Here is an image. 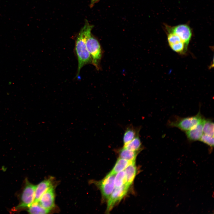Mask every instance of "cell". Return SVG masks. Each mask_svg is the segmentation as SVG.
Returning <instances> with one entry per match:
<instances>
[{"label": "cell", "mask_w": 214, "mask_h": 214, "mask_svg": "<svg viewBox=\"0 0 214 214\" xmlns=\"http://www.w3.org/2000/svg\"><path fill=\"white\" fill-rule=\"evenodd\" d=\"M123 147L129 150L139 152L142 148L139 135L136 136L129 143L124 145Z\"/></svg>", "instance_id": "obj_15"}, {"label": "cell", "mask_w": 214, "mask_h": 214, "mask_svg": "<svg viewBox=\"0 0 214 214\" xmlns=\"http://www.w3.org/2000/svg\"><path fill=\"white\" fill-rule=\"evenodd\" d=\"M135 162L119 158L114 167L110 172L113 174H117L118 172L123 171L130 164Z\"/></svg>", "instance_id": "obj_13"}, {"label": "cell", "mask_w": 214, "mask_h": 214, "mask_svg": "<svg viewBox=\"0 0 214 214\" xmlns=\"http://www.w3.org/2000/svg\"><path fill=\"white\" fill-rule=\"evenodd\" d=\"M204 118L200 111L196 115L185 117H177L174 120L170 121L168 125L171 127L178 128L182 130L187 131L198 124Z\"/></svg>", "instance_id": "obj_2"}, {"label": "cell", "mask_w": 214, "mask_h": 214, "mask_svg": "<svg viewBox=\"0 0 214 214\" xmlns=\"http://www.w3.org/2000/svg\"><path fill=\"white\" fill-rule=\"evenodd\" d=\"M204 134L214 136V123L211 119H205L203 127Z\"/></svg>", "instance_id": "obj_17"}, {"label": "cell", "mask_w": 214, "mask_h": 214, "mask_svg": "<svg viewBox=\"0 0 214 214\" xmlns=\"http://www.w3.org/2000/svg\"><path fill=\"white\" fill-rule=\"evenodd\" d=\"M93 27L86 20L84 25L76 37L75 50L78 61L77 77L79 76L82 67L85 65L91 62V57L86 47V41L88 36L91 33Z\"/></svg>", "instance_id": "obj_1"}, {"label": "cell", "mask_w": 214, "mask_h": 214, "mask_svg": "<svg viewBox=\"0 0 214 214\" xmlns=\"http://www.w3.org/2000/svg\"><path fill=\"white\" fill-rule=\"evenodd\" d=\"M55 194L53 186L50 188L40 197L39 203L49 211L54 206Z\"/></svg>", "instance_id": "obj_8"}, {"label": "cell", "mask_w": 214, "mask_h": 214, "mask_svg": "<svg viewBox=\"0 0 214 214\" xmlns=\"http://www.w3.org/2000/svg\"><path fill=\"white\" fill-rule=\"evenodd\" d=\"M205 120L204 118L198 124L186 131V135L189 140L192 141L199 140L203 134V127Z\"/></svg>", "instance_id": "obj_9"}, {"label": "cell", "mask_w": 214, "mask_h": 214, "mask_svg": "<svg viewBox=\"0 0 214 214\" xmlns=\"http://www.w3.org/2000/svg\"><path fill=\"white\" fill-rule=\"evenodd\" d=\"M28 208L27 211L30 214H47L50 211L43 207L38 202H34Z\"/></svg>", "instance_id": "obj_16"}, {"label": "cell", "mask_w": 214, "mask_h": 214, "mask_svg": "<svg viewBox=\"0 0 214 214\" xmlns=\"http://www.w3.org/2000/svg\"><path fill=\"white\" fill-rule=\"evenodd\" d=\"M25 183L21 195L20 202L15 208V210L28 208L34 202L36 185L30 183L27 179Z\"/></svg>", "instance_id": "obj_4"}, {"label": "cell", "mask_w": 214, "mask_h": 214, "mask_svg": "<svg viewBox=\"0 0 214 214\" xmlns=\"http://www.w3.org/2000/svg\"><path fill=\"white\" fill-rule=\"evenodd\" d=\"M86 45L91 59V63L97 70L99 69V63L102 56V51L98 40L92 34L88 36Z\"/></svg>", "instance_id": "obj_3"}, {"label": "cell", "mask_w": 214, "mask_h": 214, "mask_svg": "<svg viewBox=\"0 0 214 214\" xmlns=\"http://www.w3.org/2000/svg\"><path fill=\"white\" fill-rule=\"evenodd\" d=\"M199 140L207 144L211 148L213 147L214 136L203 134Z\"/></svg>", "instance_id": "obj_20"}, {"label": "cell", "mask_w": 214, "mask_h": 214, "mask_svg": "<svg viewBox=\"0 0 214 214\" xmlns=\"http://www.w3.org/2000/svg\"><path fill=\"white\" fill-rule=\"evenodd\" d=\"M130 186L125 184L120 187H115L108 199L107 212L111 210L114 205L126 195Z\"/></svg>", "instance_id": "obj_6"}, {"label": "cell", "mask_w": 214, "mask_h": 214, "mask_svg": "<svg viewBox=\"0 0 214 214\" xmlns=\"http://www.w3.org/2000/svg\"><path fill=\"white\" fill-rule=\"evenodd\" d=\"M135 163L134 162L129 165L124 170L126 177L125 184L129 186L132 183L136 174V169Z\"/></svg>", "instance_id": "obj_12"}, {"label": "cell", "mask_w": 214, "mask_h": 214, "mask_svg": "<svg viewBox=\"0 0 214 214\" xmlns=\"http://www.w3.org/2000/svg\"><path fill=\"white\" fill-rule=\"evenodd\" d=\"M166 26L169 33H174L179 36L187 47L192 36L191 29L188 25L185 24L174 26L166 25Z\"/></svg>", "instance_id": "obj_5"}, {"label": "cell", "mask_w": 214, "mask_h": 214, "mask_svg": "<svg viewBox=\"0 0 214 214\" xmlns=\"http://www.w3.org/2000/svg\"><path fill=\"white\" fill-rule=\"evenodd\" d=\"M140 130V127H136L132 125L127 126L125 129L123 137V145L127 144L139 135Z\"/></svg>", "instance_id": "obj_11"}, {"label": "cell", "mask_w": 214, "mask_h": 214, "mask_svg": "<svg viewBox=\"0 0 214 214\" xmlns=\"http://www.w3.org/2000/svg\"><path fill=\"white\" fill-rule=\"evenodd\" d=\"M116 175L109 172L98 183L102 196L105 199H108L114 189Z\"/></svg>", "instance_id": "obj_7"}, {"label": "cell", "mask_w": 214, "mask_h": 214, "mask_svg": "<svg viewBox=\"0 0 214 214\" xmlns=\"http://www.w3.org/2000/svg\"><path fill=\"white\" fill-rule=\"evenodd\" d=\"M119 158L128 160L135 161L136 156L139 152L133 151L123 147L119 151Z\"/></svg>", "instance_id": "obj_14"}, {"label": "cell", "mask_w": 214, "mask_h": 214, "mask_svg": "<svg viewBox=\"0 0 214 214\" xmlns=\"http://www.w3.org/2000/svg\"><path fill=\"white\" fill-rule=\"evenodd\" d=\"M52 187V182L50 179L45 180L36 185L34 202H38L43 194Z\"/></svg>", "instance_id": "obj_10"}, {"label": "cell", "mask_w": 214, "mask_h": 214, "mask_svg": "<svg viewBox=\"0 0 214 214\" xmlns=\"http://www.w3.org/2000/svg\"><path fill=\"white\" fill-rule=\"evenodd\" d=\"M100 0H90V7L91 8L93 7L95 4L97 2Z\"/></svg>", "instance_id": "obj_21"}, {"label": "cell", "mask_w": 214, "mask_h": 214, "mask_svg": "<svg viewBox=\"0 0 214 214\" xmlns=\"http://www.w3.org/2000/svg\"><path fill=\"white\" fill-rule=\"evenodd\" d=\"M114 179L115 187H119L126 183V177L125 171H120L117 174Z\"/></svg>", "instance_id": "obj_18"}, {"label": "cell", "mask_w": 214, "mask_h": 214, "mask_svg": "<svg viewBox=\"0 0 214 214\" xmlns=\"http://www.w3.org/2000/svg\"><path fill=\"white\" fill-rule=\"evenodd\" d=\"M172 50L178 53H183L187 47L182 41L178 42L169 45Z\"/></svg>", "instance_id": "obj_19"}]
</instances>
